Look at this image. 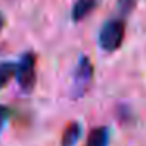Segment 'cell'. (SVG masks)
I'll return each instance as SVG.
<instances>
[{"instance_id": "3", "label": "cell", "mask_w": 146, "mask_h": 146, "mask_svg": "<svg viewBox=\"0 0 146 146\" xmlns=\"http://www.w3.org/2000/svg\"><path fill=\"white\" fill-rule=\"evenodd\" d=\"M93 80V64L86 57H80L72 76V96L82 98L90 88V83Z\"/></svg>"}, {"instance_id": "6", "label": "cell", "mask_w": 146, "mask_h": 146, "mask_svg": "<svg viewBox=\"0 0 146 146\" xmlns=\"http://www.w3.org/2000/svg\"><path fill=\"white\" fill-rule=\"evenodd\" d=\"M110 133L107 127H96L91 130L86 140V146H108Z\"/></svg>"}, {"instance_id": "9", "label": "cell", "mask_w": 146, "mask_h": 146, "mask_svg": "<svg viewBox=\"0 0 146 146\" xmlns=\"http://www.w3.org/2000/svg\"><path fill=\"white\" fill-rule=\"evenodd\" d=\"M8 116H10V110H8L7 107H3V105H0V132H2V129H3Z\"/></svg>"}, {"instance_id": "4", "label": "cell", "mask_w": 146, "mask_h": 146, "mask_svg": "<svg viewBox=\"0 0 146 146\" xmlns=\"http://www.w3.org/2000/svg\"><path fill=\"white\" fill-rule=\"evenodd\" d=\"M99 0H76V3L72 7V11H71V16L76 22L85 19L88 14H91L94 11V8L98 7Z\"/></svg>"}, {"instance_id": "5", "label": "cell", "mask_w": 146, "mask_h": 146, "mask_svg": "<svg viewBox=\"0 0 146 146\" xmlns=\"http://www.w3.org/2000/svg\"><path fill=\"white\" fill-rule=\"evenodd\" d=\"M82 135V126L76 121L69 123L61 135V146H74Z\"/></svg>"}, {"instance_id": "8", "label": "cell", "mask_w": 146, "mask_h": 146, "mask_svg": "<svg viewBox=\"0 0 146 146\" xmlns=\"http://www.w3.org/2000/svg\"><path fill=\"white\" fill-rule=\"evenodd\" d=\"M116 5H118V11L123 16H127V14H130L133 11V8L137 5V0H118Z\"/></svg>"}, {"instance_id": "10", "label": "cell", "mask_w": 146, "mask_h": 146, "mask_svg": "<svg viewBox=\"0 0 146 146\" xmlns=\"http://www.w3.org/2000/svg\"><path fill=\"white\" fill-rule=\"evenodd\" d=\"M5 22H7V21H5V16H3L2 13H0V32L3 30V27H5Z\"/></svg>"}, {"instance_id": "1", "label": "cell", "mask_w": 146, "mask_h": 146, "mask_svg": "<svg viewBox=\"0 0 146 146\" xmlns=\"http://www.w3.org/2000/svg\"><path fill=\"white\" fill-rule=\"evenodd\" d=\"M126 36V24L121 19H110L99 33V46L105 52H115L121 47Z\"/></svg>"}, {"instance_id": "2", "label": "cell", "mask_w": 146, "mask_h": 146, "mask_svg": "<svg viewBox=\"0 0 146 146\" xmlns=\"http://www.w3.org/2000/svg\"><path fill=\"white\" fill-rule=\"evenodd\" d=\"M17 83L22 91L30 93L36 83V55L33 52H27L21 57L16 69Z\"/></svg>"}, {"instance_id": "7", "label": "cell", "mask_w": 146, "mask_h": 146, "mask_svg": "<svg viewBox=\"0 0 146 146\" xmlns=\"http://www.w3.org/2000/svg\"><path fill=\"white\" fill-rule=\"evenodd\" d=\"M16 69H17V64L14 63H10V61L0 63V90L5 88L8 85V82L16 76Z\"/></svg>"}]
</instances>
